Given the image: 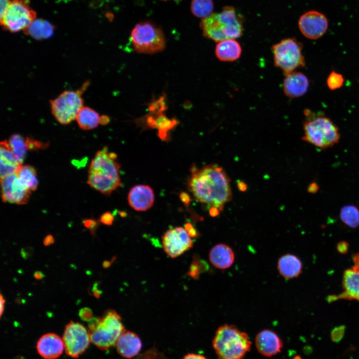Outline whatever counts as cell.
I'll use <instances>...</instances> for the list:
<instances>
[{
	"label": "cell",
	"mask_w": 359,
	"mask_h": 359,
	"mask_svg": "<svg viewBox=\"0 0 359 359\" xmlns=\"http://www.w3.org/2000/svg\"><path fill=\"white\" fill-rule=\"evenodd\" d=\"M190 173L188 187L194 197L221 211L232 196L230 180L223 168L212 164L198 169L193 165Z\"/></svg>",
	"instance_id": "1"
},
{
	"label": "cell",
	"mask_w": 359,
	"mask_h": 359,
	"mask_svg": "<svg viewBox=\"0 0 359 359\" xmlns=\"http://www.w3.org/2000/svg\"><path fill=\"white\" fill-rule=\"evenodd\" d=\"M117 155L109 152L106 147L98 151L88 171L87 183L106 195L122 185L119 169L120 164L115 161Z\"/></svg>",
	"instance_id": "2"
},
{
	"label": "cell",
	"mask_w": 359,
	"mask_h": 359,
	"mask_svg": "<svg viewBox=\"0 0 359 359\" xmlns=\"http://www.w3.org/2000/svg\"><path fill=\"white\" fill-rule=\"evenodd\" d=\"M203 35L216 42L235 39L241 36L242 20L232 6H226L219 12L213 13L200 23Z\"/></svg>",
	"instance_id": "3"
},
{
	"label": "cell",
	"mask_w": 359,
	"mask_h": 359,
	"mask_svg": "<svg viewBox=\"0 0 359 359\" xmlns=\"http://www.w3.org/2000/svg\"><path fill=\"white\" fill-rule=\"evenodd\" d=\"M251 345L246 333L227 324L217 329L212 341L218 359H242L250 351Z\"/></svg>",
	"instance_id": "4"
},
{
	"label": "cell",
	"mask_w": 359,
	"mask_h": 359,
	"mask_svg": "<svg viewBox=\"0 0 359 359\" xmlns=\"http://www.w3.org/2000/svg\"><path fill=\"white\" fill-rule=\"evenodd\" d=\"M304 113L306 119L303 122L304 141L322 150L332 147L339 142V129L329 118L323 115L315 116L308 109Z\"/></svg>",
	"instance_id": "5"
},
{
	"label": "cell",
	"mask_w": 359,
	"mask_h": 359,
	"mask_svg": "<svg viewBox=\"0 0 359 359\" xmlns=\"http://www.w3.org/2000/svg\"><path fill=\"white\" fill-rule=\"evenodd\" d=\"M131 39L133 49L139 53H156L163 51L166 46L163 30L149 21L136 24L131 31Z\"/></svg>",
	"instance_id": "6"
},
{
	"label": "cell",
	"mask_w": 359,
	"mask_h": 359,
	"mask_svg": "<svg viewBox=\"0 0 359 359\" xmlns=\"http://www.w3.org/2000/svg\"><path fill=\"white\" fill-rule=\"evenodd\" d=\"M125 331L120 315L115 311L108 310L100 318L96 327L89 331L91 343L101 350H108L116 345Z\"/></svg>",
	"instance_id": "7"
},
{
	"label": "cell",
	"mask_w": 359,
	"mask_h": 359,
	"mask_svg": "<svg viewBox=\"0 0 359 359\" xmlns=\"http://www.w3.org/2000/svg\"><path fill=\"white\" fill-rule=\"evenodd\" d=\"M89 85V82L87 81L79 89L64 91L50 101L52 114L58 123L66 125L76 119L79 112L83 107L84 100L82 95Z\"/></svg>",
	"instance_id": "8"
},
{
	"label": "cell",
	"mask_w": 359,
	"mask_h": 359,
	"mask_svg": "<svg viewBox=\"0 0 359 359\" xmlns=\"http://www.w3.org/2000/svg\"><path fill=\"white\" fill-rule=\"evenodd\" d=\"M302 48V43L295 38H285L273 45L271 50L275 66L281 69L284 74L304 67Z\"/></svg>",
	"instance_id": "9"
},
{
	"label": "cell",
	"mask_w": 359,
	"mask_h": 359,
	"mask_svg": "<svg viewBox=\"0 0 359 359\" xmlns=\"http://www.w3.org/2000/svg\"><path fill=\"white\" fill-rule=\"evenodd\" d=\"M36 14L29 0H12L0 24L4 30L11 32L24 30L35 19Z\"/></svg>",
	"instance_id": "10"
},
{
	"label": "cell",
	"mask_w": 359,
	"mask_h": 359,
	"mask_svg": "<svg viewBox=\"0 0 359 359\" xmlns=\"http://www.w3.org/2000/svg\"><path fill=\"white\" fill-rule=\"evenodd\" d=\"M62 340L66 354L73 358L82 355L91 343L88 330L83 325L72 321L66 325Z\"/></svg>",
	"instance_id": "11"
},
{
	"label": "cell",
	"mask_w": 359,
	"mask_h": 359,
	"mask_svg": "<svg viewBox=\"0 0 359 359\" xmlns=\"http://www.w3.org/2000/svg\"><path fill=\"white\" fill-rule=\"evenodd\" d=\"M165 252L171 258H176L192 247L193 242L184 228L177 227L168 229L162 237Z\"/></svg>",
	"instance_id": "12"
},
{
	"label": "cell",
	"mask_w": 359,
	"mask_h": 359,
	"mask_svg": "<svg viewBox=\"0 0 359 359\" xmlns=\"http://www.w3.org/2000/svg\"><path fill=\"white\" fill-rule=\"evenodd\" d=\"M298 26L301 33L310 39H317L324 35L329 21L323 13L315 10L307 11L299 18Z\"/></svg>",
	"instance_id": "13"
},
{
	"label": "cell",
	"mask_w": 359,
	"mask_h": 359,
	"mask_svg": "<svg viewBox=\"0 0 359 359\" xmlns=\"http://www.w3.org/2000/svg\"><path fill=\"white\" fill-rule=\"evenodd\" d=\"M0 185L3 202L17 204L28 202L31 191L20 183L15 173L0 179Z\"/></svg>",
	"instance_id": "14"
},
{
	"label": "cell",
	"mask_w": 359,
	"mask_h": 359,
	"mask_svg": "<svg viewBox=\"0 0 359 359\" xmlns=\"http://www.w3.org/2000/svg\"><path fill=\"white\" fill-rule=\"evenodd\" d=\"M343 286L342 292L328 297L329 302L339 299L359 301V264H355L351 268L344 271Z\"/></svg>",
	"instance_id": "15"
},
{
	"label": "cell",
	"mask_w": 359,
	"mask_h": 359,
	"mask_svg": "<svg viewBox=\"0 0 359 359\" xmlns=\"http://www.w3.org/2000/svg\"><path fill=\"white\" fill-rule=\"evenodd\" d=\"M36 350L45 359H55L63 352L64 345L62 339L58 335L49 333L42 335L37 341Z\"/></svg>",
	"instance_id": "16"
},
{
	"label": "cell",
	"mask_w": 359,
	"mask_h": 359,
	"mask_svg": "<svg viewBox=\"0 0 359 359\" xmlns=\"http://www.w3.org/2000/svg\"><path fill=\"white\" fill-rule=\"evenodd\" d=\"M128 200L130 205L135 210L146 211L150 208L154 204V192L152 188L148 185H136L129 191Z\"/></svg>",
	"instance_id": "17"
},
{
	"label": "cell",
	"mask_w": 359,
	"mask_h": 359,
	"mask_svg": "<svg viewBox=\"0 0 359 359\" xmlns=\"http://www.w3.org/2000/svg\"><path fill=\"white\" fill-rule=\"evenodd\" d=\"M255 345L260 354L267 357H271L281 352L283 342L275 332L266 329L257 334Z\"/></svg>",
	"instance_id": "18"
},
{
	"label": "cell",
	"mask_w": 359,
	"mask_h": 359,
	"mask_svg": "<svg viewBox=\"0 0 359 359\" xmlns=\"http://www.w3.org/2000/svg\"><path fill=\"white\" fill-rule=\"evenodd\" d=\"M284 75L283 89L286 96L290 98H297L307 92L309 82L305 74L295 71Z\"/></svg>",
	"instance_id": "19"
},
{
	"label": "cell",
	"mask_w": 359,
	"mask_h": 359,
	"mask_svg": "<svg viewBox=\"0 0 359 359\" xmlns=\"http://www.w3.org/2000/svg\"><path fill=\"white\" fill-rule=\"evenodd\" d=\"M115 346L121 356L126 359H132L139 354L142 343L136 334L125 331L118 338Z\"/></svg>",
	"instance_id": "20"
},
{
	"label": "cell",
	"mask_w": 359,
	"mask_h": 359,
	"mask_svg": "<svg viewBox=\"0 0 359 359\" xmlns=\"http://www.w3.org/2000/svg\"><path fill=\"white\" fill-rule=\"evenodd\" d=\"M209 260L216 268L226 269L233 263L234 253L229 246L223 243H219L210 249L209 253Z\"/></svg>",
	"instance_id": "21"
},
{
	"label": "cell",
	"mask_w": 359,
	"mask_h": 359,
	"mask_svg": "<svg viewBox=\"0 0 359 359\" xmlns=\"http://www.w3.org/2000/svg\"><path fill=\"white\" fill-rule=\"evenodd\" d=\"M0 179L16 173L22 165L17 160L8 142L3 140L0 143Z\"/></svg>",
	"instance_id": "22"
},
{
	"label": "cell",
	"mask_w": 359,
	"mask_h": 359,
	"mask_svg": "<svg viewBox=\"0 0 359 359\" xmlns=\"http://www.w3.org/2000/svg\"><path fill=\"white\" fill-rule=\"evenodd\" d=\"M242 53V48L235 39H226L218 42L215 48L216 57L223 62H233L238 59Z\"/></svg>",
	"instance_id": "23"
},
{
	"label": "cell",
	"mask_w": 359,
	"mask_h": 359,
	"mask_svg": "<svg viewBox=\"0 0 359 359\" xmlns=\"http://www.w3.org/2000/svg\"><path fill=\"white\" fill-rule=\"evenodd\" d=\"M277 268L280 274L284 278L292 279L300 275L302 271L303 265L297 256L287 254L279 259Z\"/></svg>",
	"instance_id": "24"
},
{
	"label": "cell",
	"mask_w": 359,
	"mask_h": 359,
	"mask_svg": "<svg viewBox=\"0 0 359 359\" xmlns=\"http://www.w3.org/2000/svg\"><path fill=\"white\" fill-rule=\"evenodd\" d=\"M146 123L148 127L158 129V135L163 141L168 140L169 132L178 124L176 119H169L163 114L148 117Z\"/></svg>",
	"instance_id": "25"
},
{
	"label": "cell",
	"mask_w": 359,
	"mask_h": 359,
	"mask_svg": "<svg viewBox=\"0 0 359 359\" xmlns=\"http://www.w3.org/2000/svg\"><path fill=\"white\" fill-rule=\"evenodd\" d=\"M54 26L48 21L41 19H34L23 31L36 40L50 38L54 33Z\"/></svg>",
	"instance_id": "26"
},
{
	"label": "cell",
	"mask_w": 359,
	"mask_h": 359,
	"mask_svg": "<svg viewBox=\"0 0 359 359\" xmlns=\"http://www.w3.org/2000/svg\"><path fill=\"white\" fill-rule=\"evenodd\" d=\"M99 114L89 107L83 106L79 112L76 121L79 127L83 130H92L100 124Z\"/></svg>",
	"instance_id": "27"
},
{
	"label": "cell",
	"mask_w": 359,
	"mask_h": 359,
	"mask_svg": "<svg viewBox=\"0 0 359 359\" xmlns=\"http://www.w3.org/2000/svg\"><path fill=\"white\" fill-rule=\"evenodd\" d=\"M15 174L20 183L25 188L30 191L37 189L38 181L34 167L29 165H22Z\"/></svg>",
	"instance_id": "28"
},
{
	"label": "cell",
	"mask_w": 359,
	"mask_h": 359,
	"mask_svg": "<svg viewBox=\"0 0 359 359\" xmlns=\"http://www.w3.org/2000/svg\"><path fill=\"white\" fill-rule=\"evenodd\" d=\"M340 217L342 222L349 227L355 228L359 226V209L356 205H344L340 210Z\"/></svg>",
	"instance_id": "29"
},
{
	"label": "cell",
	"mask_w": 359,
	"mask_h": 359,
	"mask_svg": "<svg viewBox=\"0 0 359 359\" xmlns=\"http://www.w3.org/2000/svg\"><path fill=\"white\" fill-rule=\"evenodd\" d=\"M8 143L17 160L22 165L28 150L26 146L25 139L20 134H14L9 138Z\"/></svg>",
	"instance_id": "30"
},
{
	"label": "cell",
	"mask_w": 359,
	"mask_h": 359,
	"mask_svg": "<svg viewBox=\"0 0 359 359\" xmlns=\"http://www.w3.org/2000/svg\"><path fill=\"white\" fill-rule=\"evenodd\" d=\"M190 9L194 16L204 19L213 13L214 3L212 0H192Z\"/></svg>",
	"instance_id": "31"
},
{
	"label": "cell",
	"mask_w": 359,
	"mask_h": 359,
	"mask_svg": "<svg viewBox=\"0 0 359 359\" xmlns=\"http://www.w3.org/2000/svg\"><path fill=\"white\" fill-rule=\"evenodd\" d=\"M207 268V264L204 263L203 261L200 260L197 256H195L193 258L187 274L194 279H198L200 274L206 270Z\"/></svg>",
	"instance_id": "32"
},
{
	"label": "cell",
	"mask_w": 359,
	"mask_h": 359,
	"mask_svg": "<svg viewBox=\"0 0 359 359\" xmlns=\"http://www.w3.org/2000/svg\"><path fill=\"white\" fill-rule=\"evenodd\" d=\"M344 81L343 76L341 74L332 71L327 78V83L328 87L331 90H334L342 87Z\"/></svg>",
	"instance_id": "33"
},
{
	"label": "cell",
	"mask_w": 359,
	"mask_h": 359,
	"mask_svg": "<svg viewBox=\"0 0 359 359\" xmlns=\"http://www.w3.org/2000/svg\"><path fill=\"white\" fill-rule=\"evenodd\" d=\"M166 108L167 107L165 102V98L163 96L152 103L149 107V109L151 112L155 113L156 115L163 114V112Z\"/></svg>",
	"instance_id": "34"
},
{
	"label": "cell",
	"mask_w": 359,
	"mask_h": 359,
	"mask_svg": "<svg viewBox=\"0 0 359 359\" xmlns=\"http://www.w3.org/2000/svg\"><path fill=\"white\" fill-rule=\"evenodd\" d=\"M25 143L27 149L30 151L45 149L48 147L49 145L48 143H43L29 137L25 139Z\"/></svg>",
	"instance_id": "35"
},
{
	"label": "cell",
	"mask_w": 359,
	"mask_h": 359,
	"mask_svg": "<svg viewBox=\"0 0 359 359\" xmlns=\"http://www.w3.org/2000/svg\"><path fill=\"white\" fill-rule=\"evenodd\" d=\"M135 359H166L164 355L156 349H151L140 355Z\"/></svg>",
	"instance_id": "36"
},
{
	"label": "cell",
	"mask_w": 359,
	"mask_h": 359,
	"mask_svg": "<svg viewBox=\"0 0 359 359\" xmlns=\"http://www.w3.org/2000/svg\"><path fill=\"white\" fill-rule=\"evenodd\" d=\"M346 326L341 325L334 328L331 331V337L332 341L335 343H339L343 338L345 332Z\"/></svg>",
	"instance_id": "37"
},
{
	"label": "cell",
	"mask_w": 359,
	"mask_h": 359,
	"mask_svg": "<svg viewBox=\"0 0 359 359\" xmlns=\"http://www.w3.org/2000/svg\"><path fill=\"white\" fill-rule=\"evenodd\" d=\"M79 316L82 321L89 322L93 318V313L90 308L85 307L79 310Z\"/></svg>",
	"instance_id": "38"
},
{
	"label": "cell",
	"mask_w": 359,
	"mask_h": 359,
	"mask_svg": "<svg viewBox=\"0 0 359 359\" xmlns=\"http://www.w3.org/2000/svg\"><path fill=\"white\" fill-rule=\"evenodd\" d=\"M113 220L114 216L109 211L104 213L100 218V222L107 225H111Z\"/></svg>",
	"instance_id": "39"
},
{
	"label": "cell",
	"mask_w": 359,
	"mask_h": 359,
	"mask_svg": "<svg viewBox=\"0 0 359 359\" xmlns=\"http://www.w3.org/2000/svg\"><path fill=\"white\" fill-rule=\"evenodd\" d=\"M11 2V0H0V20L4 16Z\"/></svg>",
	"instance_id": "40"
},
{
	"label": "cell",
	"mask_w": 359,
	"mask_h": 359,
	"mask_svg": "<svg viewBox=\"0 0 359 359\" xmlns=\"http://www.w3.org/2000/svg\"><path fill=\"white\" fill-rule=\"evenodd\" d=\"M184 228L190 237L196 238L198 236V231L191 223L189 222L186 223Z\"/></svg>",
	"instance_id": "41"
},
{
	"label": "cell",
	"mask_w": 359,
	"mask_h": 359,
	"mask_svg": "<svg viewBox=\"0 0 359 359\" xmlns=\"http://www.w3.org/2000/svg\"><path fill=\"white\" fill-rule=\"evenodd\" d=\"M83 223L86 228L89 229L92 232L95 230L98 224L96 220L91 219H84L83 221Z\"/></svg>",
	"instance_id": "42"
},
{
	"label": "cell",
	"mask_w": 359,
	"mask_h": 359,
	"mask_svg": "<svg viewBox=\"0 0 359 359\" xmlns=\"http://www.w3.org/2000/svg\"><path fill=\"white\" fill-rule=\"evenodd\" d=\"M349 249V244L345 241H341L339 242L337 245V249L338 251L341 254L346 253Z\"/></svg>",
	"instance_id": "43"
},
{
	"label": "cell",
	"mask_w": 359,
	"mask_h": 359,
	"mask_svg": "<svg viewBox=\"0 0 359 359\" xmlns=\"http://www.w3.org/2000/svg\"><path fill=\"white\" fill-rule=\"evenodd\" d=\"M179 196L180 200L185 206H188L189 205L191 199L190 196L186 192L181 191Z\"/></svg>",
	"instance_id": "44"
},
{
	"label": "cell",
	"mask_w": 359,
	"mask_h": 359,
	"mask_svg": "<svg viewBox=\"0 0 359 359\" xmlns=\"http://www.w3.org/2000/svg\"><path fill=\"white\" fill-rule=\"evenodd\" d=\"M182 359H207L203 356L195 354H188L185 356Z\"/></svg>",
	"instance_id": "45"
},
{
	"label": "cell",
	"mask_w": 359,
	"mask_h": 359,
	"mask_svg": "<svg viewBox=\"0 0 359 359\" xmlns=\"http://www.w3.org/2000/svg\"><path fill=\"white\" fill-rule=\"evenodd\" d=\"M54 242V239L52 235H47L43 240V244L45 246H49L53 244Z\"/></svg>",
	"instance_id": "46"
},
{
	"label": "cell",
	"mask_w": 359,
	"mask_h": 359,
	"mask_svg": "<svg viewBox=\"0 0 359 359\" xmlns=\"http://www.w3.org/2000/svg\"><path fill=\"white\" fill-rule=\"evenodd\" d=\"M319 185L315 182L311 183L308 187V191L311 193H315L319 189Z\"/></svg>",
	"instance_id": "47"
},
{
	"label": "cell",
	"mask_w": 359,
	"mask_h": 359,
	"mask_svg": "<svg viewBox=\"0 0 359 359\" xmlns=\"http://www.w3.org/2000/svg\"><path fill=\"white\" fill-rule=\"evenodd\" d=\"M92 290L93 295L96 298H99L100 297L102 292L97 289V283H95L93 285Z\"/></svg>",
	"instance_id": "48"
},
{
	"label": "cell",
	"mask_w": 359,
	"mask_h": 359,
	"mask_svg": "<svg viewBox=\"0 0 359 359\" xmlns=\"http://www.w3.org/2000/svg\"><path fill=\"white\" fill-rule=\"evenodd\" d=\"M0 297V316L1 317L4 311L5 300L1 294Z\"/></svg>",
	"instance_id": "49"
},
{
	"label": "cell",
	"mask_w": 359,
	"mask_h": 359,
	"mask_svg": "<svg viewBox=\"0 0 359 359\" xmlns=\"http://www.w3.org/2000/svg\"><path fill=\"white\" fill-rule=\"evenodd\" d=\"M110 121L109 118L107 116H101L100 117V124L101 125H106L109 123Z\"/></svg>",
	"instance_id": "50"
},
{
	"label": "cell",
	"mask_w": 359,
	"mask_h": 359,
	"mask_svg": "<svg viewBox=\"0 0 359 359\" xmlns=\"http://www.w3.org/2000/svg\"><path fill=\"white\" fill-rule=\"evenodd\" d=\"M33 276L35 279L37 280H40L44 278V275L43 273L39 271H35L33 273Z\"/></svg>",
	"instance_id": "51"
},
{
	"label": "cell",
	"mask_w": 359,
	"mask_h": 359,
	"mask_svg": "<svg viewBox=\"0 0 359 359\" xmlns=\"http://www.w3.org/2000/svg\"><path fill=\"white\" fill-rule=\"evenodd\" d=\"M238 187L241 191H244L247 188V185L243 181H240L237 184Z\"/></svg>",
	"instance_id": "52"
},
{
	"label": "cell",
	"mask_w": 359,
	"mask_h": 359,
	"mask_svg": "<svg viewBox=\"0 0 359 359\" xmlns=\"http://www.w3.org/2000/svg\"><path fill=\"white\" fill-rule=\"evenodd\" d=\"M355 264H359V253H356L353 257Z\"/></svg>",
	"instance_id": "53"
},
{
	"label": "cell",
	"mask_w": 359,
	"mask_h": 359,
	"mask_svg": "<svg viewBox=\"0 0 359 359\" xmlns=\"http://www.w3.org/2000/svg\"><path fill=\"white\" fill-rule=\"evenodd\" d=\"M111 264V262H110L109 261H104L102 264V266L104 268H107Z\"/></svg>",
	"instance_id": "54"
},
{
	"label": "cell",
	"mask_w": 359,
	"mask_h": 359,
	"mask_svg": "<svg viewBox=\"0 0 359 359\" xmlns=\"http://www.w3.org/2000/svg\"><path fill=\"white\" fill-rule=\"evenodd\" d=\"M294 359H302L300 356H296L294 357Z\"/></svg>",
	"instance_id": "55"
},
{
	"label": "cell",
	"mask_w": 359,
	"mask_h": 359,
	"mask_svg": "<svg viewBox=\"0 0 359 359\" xmlns=\"http://www.w3.org/2000/svg\"></svg>",
	"instance_id": "56"
}]
</instances>
